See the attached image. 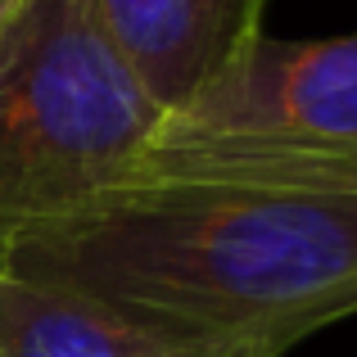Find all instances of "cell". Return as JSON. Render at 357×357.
Wrapping results in <instances>:
<instances>
[{
  "mask_svg": "<svg viewBox=\"0 0 357 357\" xmlns=\"http://www.w3.org/2000/svg\"><path fill=\"white\" fill-rule=\"evenodd\" d=\"M0 357H5V349H0Z\"/></svg>",
  "mask_w": 357,
  "mask_h": 357,
  "instance_id": "obj_7",
  "label": "cell"
},
{
  "mask_svg": "<svg viewBox=\"0 0 357 357\" xmlns=\"http://www.w3.org/2000/svg\"><path fill=\"white\" fill-rule=\"evenodd\" d=\"M0 349L5 357H267L140 321L73 289L32 285L0 271Z\"/></svg>",
  "mask_w": 357,
  "mask_h": 357,
  "instance_id": "obj_5",
  "label": "cell"
},
{
  "mask_svg": "<svg viewBox=\"0 0 357 357\" xmlns=\"http://www.w3.org/2000/svg\"><path fill=\"white\" fill-rule=\"evenodd\" d=\"M163 118L96 0H27L0 32V240L127 181Z\"/></svg>",
  "mask_w": 357,
  "mask_h": 357,
  "instance_id": "obj_2",
  "label": "cell"
},
{
  "mask_svg": "<svg viewBox=\"0 0 357 357\" xmlns=\"http://www.w3.org/2000/svg\"><path fill=\"white\" fill-rule=\"evenodd\" d=\"M163 136L357 145V32L317 41L262 32L218 82L163 118Z\"/></svg>",
  "mask_w": 357,
  "mask_h": 357,
  "instance_id": "obj_3",
  "label": "cell"
},
{
  "mask_svg": "<svg viewBox=\"0 0 357 357\" xmlns=\"http://www.w3.org/2000/svg\"><path fill=\"white\" fill-rule=\"evenodd\" d=\"M149 96L176 114L262 36L267 0H96Z\"/></svg>",
  "mask_w": 357,
  "mask_h": 357,
  "instance_id": "obj_4",
  "label": "cell"
},
{
  "mask_svg": "<svg viewBox=\"0 0 357 357\" xmlns=\"http://www.w3.org/2000/svg\"><path fill=\"white\" fill-rule=\"evenodd\" d=\"M0 271L285 357L357 317V145L158 131L127 181L0 240Z\"/></svg>",
  "mask_w": 357,
  "mask_h": 357,
  "instance_id": "obj_1",
  "label": "cell"
},
{
  "mask_svg": "<svg viewBox=\"0 0 357 357\" xmlns=\"http://www.w3.org/2000/svg\"><path fill=\"white\" fill-rule=\"evenodd\" d=\"M23 5H27V0H0V32H5V27L14 23V14H18Z\"/></svg>",
  "mask_w": 357,
  "mask_h": 357,
  "instance_id": "obj_6",
  "label": "cell"
}]
</instances>
